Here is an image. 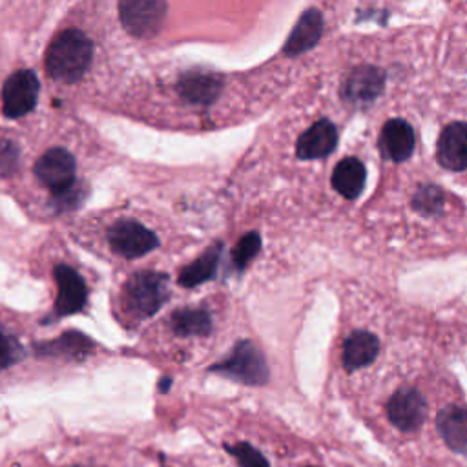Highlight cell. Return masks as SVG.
Listing matches in <instances>:
<instances>
[{
  "label": "cell",
  "mask_w": 467,
  "mask_h": 467,
  "mask_svg": "<svg viewBox=\"0 0 467 467\" xmlns=\"http://www.w3.org/2000/svg\"><path fill=\"white\" fill-rule=\"evenodd\" d=\"M219 255H221V244L210 246L199 259H195L192 265L182 268V272L179 275V285L190 288V286L208 281L215 274Z\"/></svg>",
  "instance_id": "ffe728a7"
},
{
  "label": "cell",
  "mask_w": 467,
  "mask_h": 467,
  "mask_svg": "<svg viewBox=\"0 0 467 467\" xmlns=\"http://www.w3.org/2000/svg\"><path fill=\"white\" fill-rule=\"evenodd\" d=\"M16 356H18V347L15 345V341L9 336H5L0 330V367L13 365Z\"/></svg>",
  "instance_id": "cb8c5ba5"
},
{
  "label": "cell",
  "mask_w": 467,
  "mask_h": 467,
  "mask_svg": "<svg viewBox=\"0 0 467 467\" xmlns=\"http://www.w3.org/2000/svg\"><path fill=\"white\" fill-rule=\"evenodd\" d=\"M212 370L221 372L246 385H263L266 383L270 374L263 352L248 339L235 343L232 354L226 359L213 365Z\"/></svg>",
  "instance_id": "3957f363"
},
{
  "label": "cell",
  "mask_w": 467,
  "mask_h": 467,
  "mask_svg": "<svg viewBox=\"0 0 467 467\" xmlns=\"http://www.w3.org/2000/svg\"><path fill=\"white\" fill-rule=\"evenodd\" d=\"M226 451L237 460L239 467H270L266 458L246 441L226 445Z\"/></svg>",
  "instance_id": "7402d4cb"
},
{
  "label": "cell",
  "mask_w": 467,
  "mask_h": 467,
  "mask_svg": "<svg viewBox=\"0 0 467 467\" xmlns=\"http://www.w3.org/2000/svg\"><path fill=\"white\" fill-rule=\"evenodd\" d=\"M261 248V239H259V234L255 232H250L246 235H243L239 239V243L235 244L234 252H232V259H234V265L237 268H244L254 257L255 254L259 252Z\"/></svg>",
  "instance_id": "44dd1931"
},
{
  "label": "cell",
  "mask_w": 467,
  "mask_h": 467,
  "mask_svg": "<svg viewBox=\"0 0 467 467\" xmlns=\"http://www.w3.org/2000/svg\"><path fill=\"white\" fill-rule=\"evenodd\" d=\"M308 467H312V465H308Z\"/></svg>",
  "instance_id": "d4e9b609"
},
{
  "label": "cell",
  "mask_w": 467,
  "mask_h": 467,
  "mask_svg": "<svg viewBox=\"0 0 467 467\" xmlns=\"http://www.w3.org/2000/svg\"><path fill=\"white\" fill-rule=\"evenodd\" d=\"M436 427L443 441L460 454H467V409L447 405L436 416Z\"/></svg>",
  "instance_id": "5bb4252c"
},
{
  "label": "cell",
  "mask_w": 467,
  "mask_h": 467,
  "mask_svg": "<svg viewBox=\"0 0 467 467\" xmlns=\"http://www.w3.org/2000/svg\"><path fill=\"white\" fill-rule=\"evenodd\" d=\"M425 409L427 405L420 390L414 387H401L390 396L387 403V416L396 429L414 432L423 423Z\"/></svg>",
  "instance_id": "ba28073f"
},
{
  "label": "cell",
  "mask_w": 467,
  "mask_h": 467,
  "mask_svg": "<svg viewBox=\"0 0 467 467\" xmlns=\"http://www.w3.org/2000/svg\"><path fill=\"white\" fill-rule=\"evenodd\" d=\"M108 241L113 252L128 259L146 255L159 244L157 235L151 230L131 219L117 221L108 232Z\"/></svg>",
  "instance_id": "8992f818"
},
{
  "label": "cell",
  "mask_w": 467,
  "mask_h": 467,
  "mask_svg": "<svg viewBox=\"0 0 467 467\" xmlns=\"http://www.w3.org/2000/svg\"><path fill=\"white\" fill-rule=\"evenodd\" d=\"M414 130L403 119H390L379 133L381 155L392 162H401L410 157L414 150Z\"/></svg>",
  "instance_id": "8fae6325"
},
{
  "label": "cell",
  "mask_w": 467,
  "mask_h": 467,
  "mask_svg": "<svg viewBox=\"0 0 467 467\" xmlns=\"http://www.w3.org/2000/svg\"><path fill=\"white\" fill-rule=\"evenodd\" d=\"M55 281L58 286L55 312L58 316H69L78 312L88 297L86 283L80 274L67 265H58L55 266Z\"/></svg>",
  "instance_id": "9c48e42d"
},
{
  "label": "cell",
  "mask_w": 467,
  "mask_h": 467,
  "mask_svg": "<svg viewBox=\"0 0 467 467\" xmlns=\"http://www.w3.org/2000/svg\"><path fill=\"white\" fill-rule=\"evenodd\" d=\"M124 297L133 317H150L168 297V277L159 272H139L126 283Z\"/></svg>",
  "instance_id": "7a4b0ae2"
},
{
  "label": "cell",
  "mask_w": 467,
  "mask_h": 467,
  "mask_svg": "<svg viewBox=\"0 0 467 467\" xmlns=\"http://www.w3.org/2000/svg\"><path fill=\"white\" fill-rule=\"evenodd\" d=\"M35 173L55 195L66 193L75 182V159L64 148H51L36 161Z\"/></svg>",
  "instance_id": "5b68a950"
},
{
  "label": "cell",
  "mask_w": 467,
  "mask_h": 467,
  "mask_svg": "<svg viewBox=\"0 0 467 467\" xmlns=\"http://www.w3.org/2000/svg\"><path fill=\"white\" fill-rule=\"evenodd\" d=\"M223 89V82L217 75L204 71H190L182 75L177 82V91L181 97L193 104H210L213 102Z\"/></svg>",
  "instance_id": "9a60e30c"
},
{
  "label": "cell",
  "mask_w": 467,
  "mask_h": 467,
  "mask_svg": "<svg viewBox=\"0 0 467 467\" xmlns=\"http://www.w3.org/2000/svg\"><path fill=\"white\" fill-rule=\"evenodd\" d=\"M321 29H323V16L317 9L310 7L306 9L301 18L297 20L296 27L290 33L288 42L285 44V53L288 57L305 53L306 49H310L321 36Z\"/></svg>",
  "instance_id": "e0dca14e"
},
{
  "label": "cell",
  "mask_w": 467,
  "mask_h": 467,
  "mask_svg": "<svg viewBox=\"0 0 467 467\" xmlns=\"http://www.w3.org/2000/svg\"><path fill=\"white\" fill-rule=\"evenodd\" d=\"M379 352V339L367 330H356L343 343V367L358 370L370 365Z\"/></svg>",
  "instance_id": "2e32d148"
},
{
  "label": "cell",
  "mask_w": 467,
  "mask_h": 467,
  "mask_svg": "<svg viewBox=\"0 0 467 467\" xmlns=\"http://www.w3.org/2000/svg\"><path fill=\"white\" fill-rule=\"evenodd\" d=\"M38 99V78L33 71L22 69L13 73L2 89V109L9 119L27 115Z\"/></svg>",
  "instance_id": "52a82bcc"
},
{
  "label": "cell",
  "mask_w": 467,
  "mask_h": 467,
  "mask_svg": "<svg viewBox=\"0 0 467 467\" xmlns=\"http://www.w3.org/2000/svg\"><path fill=\"white\" fill-rule=\"evenodd\" d=\"M365 166L354 157L339 161L332 171V186L347 199H356L365 186Z\"/></svg>",
  "instance_id": "ac0fdd59"
},
{
  "label": "cell",
  "mask_w": 467,
  "mask_h": 467,
  "mask_svg": "<svg viewBox=\"0 0 467 467\" xmlns=\"http://www.w3.org/2000/svg\"><path fill=\"white\" fill-rule=\"evenodd\" d=\"M170 328L181 337L206 336L212 330V317L204 308H181L171 314Z\"/></svg>",
  "instance_id": "d6986e66"
},
{
  "label": "cell",
  "mask_w": 467,
  "mask_h": 467,
  "mask_svg": "<svg viewBox=\"0 0 467 467\" xmlns=\"http://www.w3.org/2000/svg\"><path fill=\"white\" fill-rule=\"evenodd\" d=\"M438 162L452 171L467 168V122H451L438 139Z\"/></svg>",
  "instance_id": "30bf717a"
},
{
  "label": "cell",
  "mask_w": 467,
  "mask_h": 467,
  "mask_svg": "<svg viewBox=\"0 0 467 467\" xmlns=\"http://www.w3.org/2000/svg\"><path fill=\"white\" fill-rule=\"evenodd\" d=\"M337 144V131L330 120H317L306 131L301 133L296 144L299 159H321L334 151Z\"/></svg>",
  "instance_id": "7c38bea8"
},
{
  "label": "cell",
  "mask_w": 467,
  "mask_h": 467,
  "mask_svg": "<svg viewBox=\"0 0 467 467\" xmlns=\"http://www.w3.org/2000/svg\"><path fill=\"white\" fill-rule=\"evenodd\" d=\"M124 29L139 38L153 36L166 16V0H119Z\"/></svg>",
  "instance_id": "277c9868"
},
{
  "label": "cell",
  "mask_w": 467,
  "mask_h": 467,
  "mask_svg": "<svg viewBox=\"0 0 467 467\" xmlns=\"http://www.w3.org/2000/svg\"><path fill=\"white\" fill-rule=\"evenodd\" d=\"M441 202V195L438 193L436 188L432 186H425L421 188L416 195H414V206L418 210H423V212H432L438 208V204Z\"/></svg>",
  "instance_id": "603a6c76"
},
{
  "label": "cell",
  "mask_w": 467,
  "mask_h": 467,
  "mask_svg": "<svg viewBox=\"0 0 467 467\" xmlns=\"http://www.w3.org/2000/svg\"><path fill=\"white\" fill-rule=\"evenodd\" d=\"M91 57V40L78 29H64L47 47L46 69L58 82H77L88 71Z\"/></svg>",
  "instance_id": "6da1fadb"
},
{
  "label": "cell",
  "mask_w": 467,
  "mask_h": 467,
  "mask_svg": "<svg viewBox=\"0 0 467 467\" xmlns=\"http://www.w3.org/2000/svg\"><path fill=\"white\" fill-rule=\"evenodd\" d=\"M383 89V73L372 66L356 67L345 80L341 93L352 104H368Z\"/></svg>",
  "instance_id": "4fadbf2b"
}]
</instances>
